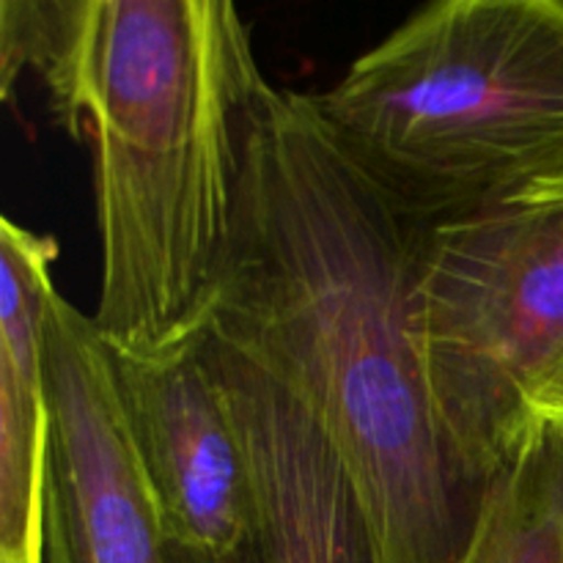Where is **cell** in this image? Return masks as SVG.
<instances>
[{
    "mask_svg": "<svg viewBox=\"0 0 563 563\" xmlns=\"http://www.w3.org/2000/svg\"><path fill=\"white\" fill-rule=\"evenodd\" d=\"M418 236L335 146L311 93L269 82L201 328L322 432L377 563H460L487 489L456 460L423 372Z\"/></svg>",
    "mask_w": 563,
    "mask_h": 563,
    "instance_id": "obj_1",
    "label": "cell"
},
{
    "mask_svg": "<svg viewBox=\"0 0 563 563\" xmlns=\"http://www.w3.org/2000/svg\"><path fill=\"white\" fill-rule=\"evenodd\" d=\"M460 563H563V423L537 418L489 478Z\"/></svg>",
    "mask_w": 563,
    "mask_h": 563,
    "instance_id": "obj_9",
    "label": "cell"
},
{
    "mask_svg": "<svg viewBox=\"0 0 563 563\" xmlns=\"http://www.w3.org/2000/svg\"><path fill=\"white\" fill-rule=\"evenodd\" d=\"M55 258V236L0 220V563H44Z\"/></svg>",
    "mask_w": 563,
    "mask_h": 563,
    "instance_id": "obj_8",
    "label": "cell"
},
{
    "mask_svg": "<svg viewBox=\"0 0 563 563\" xmlns=\"http://www.w3.org/2000/svg\"><path fill=\"white\" fill-rule=\"evenodd\" d=\"M537 418H550V421L563 423V372L553 379V385L539 396L537 407H533V421H537Z\"/></svg>",
    "mask_w": 563,
    "mask_h": 563,
    "instance_id": "obj_10",
    "label": "cell"
},
{
    "mask_svg": "<svg viewBox=\"0 0 563 563\" xmlns=\"http://www.w3.org/2000/svg\"><path fill=\"white\" fill-rule=\"evenodd\" d=\"M49 454L44 563H192L159 520L121 416L108 346L55 295L44 333Z\"/></svg>",
    "mask_w": 563,
    "mask_h": 563,
    "instance_id": "obj_6",
    "label": "cell"
},
{
    "mask_svg": "<svg viewBox=\"0 0 563 563\" xmlns=\"http://www.w3.org/2000/svg\"><path fill=\"white\" fill-rule=\"evenodd\" d=\"M412 324L445 438L487 489L563 372V170L421 229Z\"/></svg>",
    "mask_w": 563,
    "mask_h": 563,
    "instance_id": "obj_4",
    "label": "cell"
},
{
    "mask_svg": "<svg viewBox=\"0 0 563 563\" xmlns=\"http://www.w3.org/2000/svg\"><path fill=\"white\" fill-rule=\"evenodd\" d=\"M126 432L159 520L192 563H253L245 440L207 333L152 352L108 350Z\"/></svg>",
    "mask_w": 563,
    "mask_h": 563,
    "instance_id": "obj_5",
    "label": "cell"
},
{
    "mask_svg": "<svg viewBox=\"0 0 563 563\" xmlns=\"http://www.w3.org/2000/svg\"><path fill=\"white\" fill-rule=\"evenodd\" d=\"M209 346L251 460L253 563H377L350 476L306 410L240 355Z\"/></svg>",
    "mask_w": 563,
    "mask_h": 563,
    "instance_id": "obj_7",
    "label": "cell"
},
{
    "mask_svg": "<svg viewBox=\"0 0 563 563\" xmlns=\"http://www.w3.org/2000/svg\"><path fill=\"white\" fill-rule=\"evenodd\" d=\"M311 104L412 225L471 212L563 170V0H434Z\"/></svg>",
    "mask_w": 563,
    "mask_h": 563,
    "instance_id": "obj_3",
    "label": "cell"
},
{
    "mask_svg": "<svg viewBox=\"0 0 563 563\" xmlns=\"http://www.w3.org/2000/svg\"><path fill=\"white\" fill-rule=\"evenodd\" d=\"M3 97L33 75L91 148L99 300L113 352L201 330L269 88L231 0H0Z\"/></svg>",
    "mask_w": 563,
    "mask_h": 563,
    "instance_id": "obj_2",
    "label": "cell"
}]
</instances>
